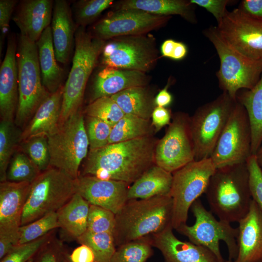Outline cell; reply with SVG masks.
I'll return each instance as SVG.
<instances>
[{
  "label": "cell",
  "mask_w": 262,
  "mask_h": 262,
  "mask_svg": "<svg viewBox=\"0 0 262 262\" xmlns=\"http://www.w3.org/2000/svg\"><path fill=\"white\" fill-rule=\"evenodd\" d=\"M36 44L43 85L49 93H53L62 86L64 70L57 63L50 26Z\"/></svg>",
  "instance_id": "obj_28"
},
{
  "label": "cell",
  "mask_w": 262,
  "mask_h": 262,
  "mask_svg": "<svg viewBox=\"0 0 262 262\" xmlns=\"http://www.w3.org/2000/svg\"><path fill=\"white\" fill-rule=\"evenodd\" d=\"M238 8L251 15L262 17V0H243Z\"/></svg>",
  "instance_id": "obj_50"
},
{
  "label": "cell",
  "mask_w": 262,
  "mask_h": 262,
  "mask_svg": "<svg viewBox=\"0 0 262 262\" xmlns=\"http://www.w3.org/2000/svg\"><path fill=\"white\" fill-rule=\"evenodd\" d=\"M18 102L14 123L23 127L49 95L44 87L36 42L19 34L16 49Z\"/></svg>",
  "instance_id": "obj_5"
},
{
  "label": "cell",
  "mask_w": 262,
  "mask_h": 262,
  "mask_svg": "<svg viewBox=\"0 0 262 262\" xmlns=\"http://www.w3.org/2000/svg\"><path fill=\"white\" fill-rule=\"evenodd\" d=\"M205 194L211 212L219 219L238 222L252 200L246 163L216 168Z\"/></svg>",
  "instance_id": "obj_2"
},
{
  "label": "cell",
  "mask_w": 262,
  "mask_h": 262,
  "mask_svg": "<svg viewBox=\"0 0 262 262\" xmlns=\"http://www.w3.org/2000/svg\"><path fill=\"white\" fill-rule=\"evenodd\" d=\"M246 165L249 174V186L252 199L262 213V168L254 155L247 160Z\"/></svg>",
  "instance_id": "obj_44"
},
{
  "label": "cell",
  "mask_w": 262,
  "mask_h": 262,
  "mask_svg": "<svg viewBox=\"0 0 262 262\" xmlns=\"http://www.w3.org/2000/svg\"><path fill=\"white\" fill-rule=\"evenodd\" d=\"M50 27L56 60L65 64L69 59L77 28L71 8L66 0L55 1Z\"/></svg>",
  "instance_id": "obj_24"
},
{
  "label": "cell",
  "mask_w": 262,
  "mask_h": 262,
  "mask_svg": "<svg viewBox=\"0 0 262 262\" xmlns=\"http://www.w3.org/2000/svg\"><path fill=\"white\" fill-rule=\"evenodd\" d=\"M152 126L149 120L133 115H125L112 127L108 144L151 135Z\"/></svg>",
  "instance_id": "obj_32"
},
{
  "label": "cell",
  "mask_w": 262,
  "mask_h": 262,
  "mask_svg": "<svg viewBox=\"0 0 262 262\" xmlns=\"http://www.w3.org/2000/svg\"><path fill=\"white\" fill-rule=\"evenodd\" d=\"M14 121L1 120L0 123V181L7 180L10 161L20 142L21 131Z\"/></svg>",
  "instance_id": "obj_33"
},
{
  "label": "cell",
  "mask_w": 262,
  "mask_h": 262,
  "mask_svg": "<svg viewBox=\"0 0 262 262\" xmlns=\"http://www.w3.org/2000/svg\"><path fill=\"white\" fill-rule=\"evenodd\" d=\"M19 150L25 153L41 172L50 166L48 137L45 135L31 137L20 142Z\"/></svg>",
  "instance_id": "obj_39"
},
{
  "label": "cell",
  "mask_w": 262,
  "mask_h": 262,
  "mask_svg": "<svg viewBox=\"0 0 262 262\" xmlns=\"http://www.w3.org/2000/svg\"><path fill=\"white\" fill-rule=\"evenodd\" d=\"M50 166L59 169L76 179L82 160L88 153L89 143L82 108L59 125L47 136Z\"/></svg>",
  "instance_id": "obj_8"
},
{
  "label": "cell",
  "mask_w": 262,
  "mask_h": 262,
  "mask_svg": "<svg viewBox=\"0 0 262 262\" xmlns=\"http://www.w3.org/2000/svg\"><path fill=\"white\" fill-rule=\"evenodd\" d=\"M195 6L190 0H124L118 2L116 9H135L161 16L178 15L196 24Z\"/></svg>",
  "instance_id": "obj_26"
},
{
  "label": "cell",
  "mask_w": 262,
  "mask_h": 262,
  "mask_svg": "<svg viewBox=\"0 0 262 262\" xmlns=\"http://www.w3.org/2000/svg\"><path fill=\"white\" fill-rule=\"evenodd\" d=\"M216 167L211 158L194 160L172 173L170 196L173 201L172 227L186 224L189 210L205 193Z\"/></svg>",
  "instance_id": "obj_11"
},
{
  "label": "cell",
  "mask_w": 262,
  "mask_h": 262,
  "mask_svg": "<svg viewBox=\"0 0 262 262\" xmlns=\"http://www.w3.org/2000/svg\"><path fill=\"white\" fill-rule=\"evenodd\" d=\"M149 81L150 77L143 72L104 66L94 78L90 103L130 88L147 86Z\"/></svg>",
  "instance_id": "obj_22"
},
{
  "label": "cell",
  "mask_w": 262,
  "mask_h": 262,
  "mask_svg": "<svg viewBox=\"0 0 262 262\" xmlns=\"http://www.w3.org/2000/svg\"><path fill=\"white\" fill-rule=\"evenodd\" d=\"M191 209L195 223L192 226L183 224L176 230L192 243L209 249L220 262H225L219 246L220 241H223L227 246L229 260L235 261L238 254V228L232 227L228 222L217 220L199 199L193 203Z\"/></svg>",
  "instance_id": "obj_10"
},
{
  "label": "cell",
  "mask_w": 262,
  "mask_h": 262,
  "mask_svg": "<svg viewBox=\"0 0 262 262\" xmlns=\"http://www.w3.org/2000/svg\"><path fill=\"white\" fill-rule=\"evenodd\" d=\"M195 5L205 9L215 17L217 24L220 23L225 15L226 7L233 1L229 0H190Z\"/></svg>",
  "instance_id": "obj_46"
},
{
  "label": "cell",
  "mask_w": 262,
  "mask_h": 262,
  "mask_svg": "<svg viewBox=\"0 0 262 262\" xmlns=\"http://www.w3.org/2000/svg\"><path fill=\"white\" fill-rule=\"evenodd\" d=\"M105 43L87 32L85 27H77L72 65L63 88L59 125L82 108L86 84Z\"/></svg>",
  "instance_id": "obj_4"
},
{
  "label": "cell",
  "mask_w": 262,
  "mask_h": 262,
  "mask_svg": "<svg viewBox=\"0 0 262 262\" xmlns=\"http://www.w3.org/2000/svg\"><path fill=\"white\" fill-rule=\"evenodd\" d=\"M194 160L190 116L184 113H177L164 135L156 144L155 164L173 173Z\"/></svg>",
  "instance_id": "obj_15"
},
{
  "label": "cell",
  "mask_w": 262,
  "mask_h": 262,
  "mask_svg": "<svg viewBox=\"0 0 262 262\" xmlns=\"http://www.w3.org/2000/svg\"><path fill=\"white\" fill-rule=\"evenodd\" d=\"M17 3L16 0H0V44L9 31L10 20Z\"/></svg>",
  "instance_id": "obj_47"
},
{
  "label": "cell",
  "mask_w": 262,
  "mask_h": 262,
  "mask_svg": "<svg viewBox=\"0 0 262 262\" xmlns=\"http://www.w3.org/2000/svg\"><path fill=\"white\" fill-rule=\"evenodd\" d=\"M187 53V46L182 42L177 41L171 59L175 61L182 60Z\"/></svg>",
  "instance_id": "obj_52"
},
{
  "label": "cell",
  "mask_w": 262,
  "mask_h": 262,
  "mask_svg": "<svg viewBox=\"0 0 262 262\" xmlns=\"http://www.w3.org/2000/svg\"><path fill=\"white\" fill-rule=\"evenodd\" d=\"M85 127L90 150L98 149L108 145L112 126L99 119L86 116Z\"/></svg>",
  "instance_id": "obj_43"
},
{
  "label": "cell",
  "mask_w": 262,
  "mask_h": 262,
  "mask_svg": "<svg viewBox=\"0 0 262 262\" xmlns=\"http://www.w3.org/2000/svg\"><path fill=\"white\" fill-rule=\"evenodd\" d=\"M255 156L258 164L262 168V142Z\"/></svg>",
  "instance_id": "obj_54"
},
{
  "label": "cell",
  "mask_w": 262,
  "mask_h": 262,
  "mask_svg": "<svg viewBox=\"0 0 262 262\" xmlns=\"http://www.w3.org/2000/svg\"><path fill=\"white\" fill-rule=\"evenodd\" d=\"M171 17L135 9H116L93 26L92 34L105 41L121 36L147 34L165 26Z\"/></svg>",
  "instance_id": "obj_16"
},
{
  "label": "cell",
  "mask_w": 262,
  "mask_h": 262,
  "mask_svg": "<svg viewBox=\"0 0 262 262\" xmlns=\"http://www.w3.org/2000/svg\"><path fill=\"white\" fill-rule=\"evenodd\" d=\"M225 262H236V261H229V260H228L227 261H226Z\"/></svg>",
  "instance_id": "obj_57"
},
{
  "label": "cell",
  "mask_w": 262,
  "mask_h": 262,
  "mask_svg": "<svg viewBox=\"0 0 262 262\" xmlns=\"http://www.w3.org/2000/svg\"><path fill=\"white\" fill-rule=\"evenodd\" d=\"M176 42L173 39H169L162 43L161 51L163 56L171 59Z\"/></svg>",
  "instance_id": "obj_53"
},
{
  "label": "cell",
  "mask_w": 262,
  "mask_h": 262,
  "mask_svg": "<svg viewBox=\"0 0 262 262\" xmlns=\"http://www.w3.org/2000/svg\"><path fill=\"white\" fill-rule=\"evenodd\" d=\"M216 28L234 49L252 60L262 62V17L238 8L227 11Z\"/></svg>",
  "instance_id": "obj_14"
},
{
  "label": "cell",
  "mask_w": 262,
  "mask_h": 262,
  "mask_svg": "<svg viewBox=\"0 0 262 262\" xmlns=\"http://www.w3.org/2000/svg\"><path fill=\"white\" fill-rule=\"evenodd\" d=\"M237 102L223 92L214 100L199 107L190 117L195 160L210 158Z\"/></svg>",
  "instance_id": "obj_9"
},
{
  "label": "cell",
  "mask_w": 262,
  "mask_h": 262,
  "mask_svg": "<svg viewBox=\"0 0 262 262\" xmlns=\"http://www.w3.org/2000/svg\"><path fill=\"white\" fill-rule=\"evenodd\" d=\"M251 154V131L247 112L237 101L211 158L216 168L246 163Z\"/></svg>",
  "instance_id": "obj_13"
},
{
  "label": "cell",
  "mask_w": 262,
  "mask_h": 262,
  "mask_svg": "<svg viewBox=\"0 0 262 262\" xmlns=\"http://www.w3.org/2000/svg\"><path fill=\"white\" fill-rule=\"evenodd\" d=\"M77 241L81 245H87L92 249L95 257V262H110L116 249L113 233L86 231Z\"/></svg>",
  "instance_id": "obj_35"
},
{
  "label": "cell",
  "mask_w": 262,
  "mask_h": 262,
  "mask_svg": "<svg viewBox=\"0 0 262 262\" xmlns=\"http://www.w3.org/2000/svg\"><path fill=\"white\" fill-rule=\"evenodd\" d=\"M172 180V173L154 164L129 187L128 199L170 195Z\"/></svg>",
  "instance_id": "obj_27"
},
{
  "label": "cell",
  "mask_w": 262,
  "mask_h": 262,
  "mask_svg": "<svg viewBox=\"0 0 262 262\" xmlns=\"http://www.w3.org/2000/svg\"><path fill=\"white\" fill-rule=\"evenodd\" d=\"M71 262H95V257L92 249L87 245H81L67 254Z\"/></svg>",
  "instance_id": "obj_49"
},
{
  "label": "cell",
  "mask_w": 262,
  "mask_h": 262,
  "mask_svg": "<svg viewBox=\"0 0 262 262\" xmlns=\"http://www.w3.org/2000/svg\"><path fill=\"white\" fill-rule=\"evenodd\" d=\"M67 254H68L65 251L64 252L61 259V262H71L68 258Z\"/></svg>",
  "instance_id": "obj_55"
},
{
  "label": "cell",
  "mask_w": 262,
  "mask_h": 262,
  "mask_svg": "<svg viewBox=\"0 0 262 262\" xmlns=\"http://www.w3.org/2000/svg\"><path fill=\"white\" fill-rule=\"evenodd\" d=\"M114 2L113 0H82L73 8L74 17L77 27H85L93 22Z\"/></svg>",
  "instance_id": "obj_40"
},
{
  "label": "cell",
  "mask_w": 262,
  "mask_h": 262,
  "mask_svg": "<svg viewBox=\"0 0 262 262\" xmlns=\"http://www.w3.org/2000/svg\"><path fill=\"white\" fill-rule=\"evenodd\" d=\"M173 201L170 195L128 200L115 214L116 246L151 236L172 226Z\"/></svg>",
  "instance_id": "obj_3"
},
{
  "label": "cell",
  "mask_w": 262,
  "mask_h": 262,
  "mask_svg": "<svg viewBox=\"0 0 262 262\" xmlns=\"http://www.w3.org/2000/svg\"><path fill=\"white\" fill-rule=\"evenodd\" d=\"M104 66L146 73L158 60V51L151 34L121 36L105 41L101 55Z\"/></svg>",
  "instance_id": "obj_12"
},
{
  "label": "cell",
  "mask_w": 262,
  "mask_h": 262,
  "mask_svg": "<svg viewBox=\"0 0 262 262\" xmlns=\"http://www.w3.org/2000/svg\"><path fill=\"white\" fill-rule=\"evenodd\" d=\"M125 115L149 120L156 107L154 99L146 86L130 88L111 97Z\"/></svg>",
  "instance_id": "obj_31"
},
{
  "label": "cell",
  "mask_w": 262,
  "mask_h": 262,
  "mask_svg": "<svg viewBox=\"0 0 262 262\" xmlns=\"http://www.w3.org/2000/svg\"><path fill=\"white\" fill-rule=\"evenodd\" d=\"M30 182L6 180L0 183V239L16 245Z\"/></svg>",
  "instance_id": "obj_17"
},
{
  "label": "cell",
  "mask_w": 262,
  "mask_h": 262,
  "mask_svg": "<svg viewBox=\"0 0 262 262\" xmlns=\"http://www.w3.org/2000/svg\"><path fill=\"white\" fill-rule=\"evenodd\" d=\"M41 173L29 157L21 150L16 151L9 164L7 180L32 182Z\"/></svg>",
  "instance_id": "obj_37"
},
{
  "label": "cell",
  "mask_w": 262,
  "mask_h": 262,
  "mask_svg": "<svg viewBox=\"0 0 262 262\" xmlns=\"http://www.w3.org/2000/svg\"><path fill=\"white\" fill-rule=\"evenodd\" d=\"M236 262H262V213L252 200L246 214L238 222Z\"/></svg>",
  "instance_id": "obj_21"
},
{
  "label": "cell",
  "mask_w": 262,
  "mask_h": 262,
  "mask_svg": "<svg viewBox=\"0 0 262 262\" xmlns=\"http://www.w3.org/2000/svg\"><path fill=\"white\" fill-rule=\"evenodd\" d=\"M76 193V179L59 169L49 166L31 183L21 226L57 212Z\"/></svg>",
  "instance_id": "obj_6"
},
{
  "label": "cell",
  "mask_w": 262,
  "mask_h": 262,
  "mask_svg": "<svg viewBox=\"0 0 262 262\" xmlns=\"http://www.w3.org/2000/svg\"><path fill=\"white\" fill-rule=\"evenodd\" d=\"M236 98L247 112L251 131V154L255 155L262 142V75L252 88L240 90Z\"/></svg>",
  "instance_id": "obj_30"
},
{
  "label": "cell",
  "mask_w": 262,
  "mask_h": 262,
  "mask_svg": "<svg viewBox=\"0 0 262 262\" xmlns=\"http://www.w3.org/2000/svg\"><path fill=\"white\" fill-rule=\"evenodd\" d=\"M51 0H23L19 2L13 20L21 34L36 42L51 22Z\"/></svg>",
  "instance_id": "obj_23"
},
{
  "label": "cell",
  "mask_w": 262,
  "mask_h": 262,
  "mask_svg": "<svg viewBox=\"0 0 262 262\" xmlns=\"http://www.w3.org/2000/svg\"><path fill=\"white\" fill-rule=\"evenodd\" d=\"M90 203L76 193L57 212L60 228L67 237L77 240L87 231Z\"/></svg>",
  "instance_id": "obj_29"
},
{
  "label": "cell",
  "mask_w": 262,
  "mask_h": 262,
  "mask_svg": "<svg viewBox=\"0 0 262 262\" xmlns=\"http://www.w3.org/2000/svg\"><path fill=\"white\" fill-rule=\"evenodd\" d=\"M129 185L123 181L102 180L89 175H79L76 179V193L90 205L109 210L115 214L128 200Z\"/></svg>",
  "instance_id": "obj_18"
},
{
  "label": "cell",
  "mask_w": 262,
  "mask_h": 262,
  "mask_svg": "<svg viewBox=\"0 0 262 262\" xmlns=\"http://www.w3.org/2000/svg\"><path fill=\"white\" fill-rule=\"evenodd\" d=\"M145 237L118 246L110 262H146L152 254L151 238Z\"/></svg>",
  "instance_id": "obj_34"
},
{
  "label": "cell",
  "mask_w": 262,
  "mask_h": 262,
  "mask_svg": "<svg viewBox=\"0 0 262 262\" xmlns=\"http://www.w3.org/2000/svg\"><path fill=\"white\" fill-rule=\"evenodd\" d=\"M203 34L214 46L220 60L216 72L219 86L236 99L242 89L252 88L262 75V62L252 60L229 46L219 33L216 26L204 29Z\"/></svg>",
  "instance_id": "obj_7"
},
{
  "label": "cell",
  "mask_w": 262,
  "mask_h": 262,
  "mask_svg": "<svg viewBox=\"0 0 262 262\" xmlns=\"http://www.w3.org/2000/svg\"><path fill=\"white\" fill-rule=\"evenodd\" d=\"M170 83L162 89L154 98V103L156 106L166 107L172 102L173 97L171 93L168 90V87Z\"/></svg>",
  "instance_id": "obj_51"
},
{
  "label": "cell",
  "mask_w": 262,
  "mask_h": 262,
  "mask_svg": "<svg viewBox=\"0 0 262 262\" xmlns=\"http://www.w3.org/2000/svg\"><path fill=\"white\" fill-rule=\"evenodd\" d=\"M53 232V230L36 240L14 246L0 262H28L54 237Z\"/></svg>",
  "instance_id": "obj_42"
},
{
  "label": "cell",
  "mask_w": 262,
  "mask_h": 262,
  "mask_svg": "<svg viewBox=\"0 0 262 262\" xmlns=\"http://www.w3.org/2000/svg\"><path fill=\"white\" fill-rule=\"evenodd\" d=\"M115 214L102 207L90 205L87 218V232L92 233L114 234Z\"/></svg>",
  "instance_id": "obj_41"
},
{
  "label": "cell",
  "mask_w": 262,
  "mask_h": 262,
  "mask_svg": "<svg viewBox=\"0 0 262 262\" xmlns=\"http://www.w3.org/2000/svg\"><path fill=\"white\" fill-rule=\"evenodd\" d=\"M172 226L151 235L152 246L162 254L164 262H220L208 248L178 239Z\"/></svg>",
  "instance_id": "obj_19"
},
{
  "label": "cell",
  "mask_w": 262,
  "mask_h": 262,
  "mask_svg": "<svg viewBox=\"0 0 262 262\" xmlns=\"http://www.w3.org/2000/svg\"><path fill=\"white\" fill-rule=\"evenodd\" d=\"M34 257L30 260L28 262H34Z\"/></svg>",
  "instance_id": "obj_56"
},
{
  "label": "cell",
  "mask_w": 262,
  "mask_h": 262,
  "mask_svg": "<svg viewBox=\"0 0 262 262\" xmlns=\"http://www.w3.org/2000/svg\"><path fill=\"white\" fill-rule=\"evenodd\" d=\"M151 118V124L158 131L163 127L170 124L171 112L165 107L156 106L152 111Z\"/></svg>",
  "instance_id": "obj_48"
},
{
  "label": "cell",
  "mask_w": 262,
  "mask_h": 262,
  "mask_svg": "<svg viewBox=\"0 0 262 262\" xmlns=\"http://www.w3.org/2000/svg\"><path fill=\"white\" fill-rule=\"evenodd\" d=\"M15 37H9L6 53L0 68V115L1 120L14 121L18 102Z\"/></svg>",
  "instance_id": "obj_20"
},
{
  "label": "cell",
  "mask_w": 262,
  "mask_h": 262,
  "mask_svg": "<svg viewBox=\"0 0 262 262\" xmlns=\"http://www.w3.org/2000/svg\"><path fill=\"white\" fill-rule=\"evenodd\" d=\"M64 252L61 242L54 237L36 254L34 262H61Z\"/></svg>",
  "instance_id": "obj_45"
},
{
  "label": "cell",
  "mask_w": 262,
  "mask_h": 262,
  "mask_svg": "<svg viewBox=\"0 0 262 262\" xmlns=\"http://www.w3.org/2000/svg\"><path fill=\"white\" fill-rule=\"evenodd\" d=\"M57 228H59V225L57 212L49 213L29 224L21 226L17 245L36 240Z\"/></svg>",
  "instance_id": "obj_38"
},
{
  "label": "cell",
  "mask_w": 262,
  "mask_h": 262,
  "mask_svg": "<svg viewBox=\"0 0 262 262\" xmlns=\"http://www.w3.org/2000/svg\"><path fill=\"white\" fill-rule=\"evenodd\" d=\"M157 143L148 135L90 150L81 175L132 184L155 164Z\"/></svg>",
  "instance_id": "obj_1"
},
{
  "label": "cell",
  "mask_w": 262,
  "mask_h": 262,
  "mask_svg": "<svg viewBox=\"0 0 262 262\" xmlns=\"http://www.w3.org/2000/svg\"><path fill=\"white\" fill-rule=\"evenodd\" d=\"M86 116L99 119L114 126L125 114L111 97H103L89 103L84 110Z\"/></svg>",
  "instance_id": "obj_36"
},
{
  "label": "cell",
  "mask_w": 262,
  "mask_h": 262,
  "mask_svg": "<svg viewBox=\"0 0 262 262\" xmlns=\"http://www.w3.org/2000/svg\"><path fill=\"white\" fill-rule=\"evenodd\" d=\"M63 86L42 102L21 131L20 142L31 137L48 136L58 128L63 100Z\"/></svg>",
  "instance_id": "obj_25"
}]
</instances>
